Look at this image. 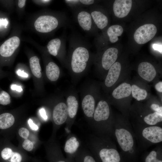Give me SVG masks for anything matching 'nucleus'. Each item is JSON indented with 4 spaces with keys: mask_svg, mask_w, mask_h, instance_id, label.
<instances>
[{
    "mask_svg": "<svg viewBox=\"0 0 162 162\" xmlns=\"http://www.w3.org/2000/svg\"><path fill=\"white\" fill-rule=\"evenodd\" d=\"M150 108L153 112L162 114V106L158 104H152L150 106Z\"/></svg>",
    "mask_w": 162,
    "mask_h": 162,
    "instance_id": "33",
    "label": "nucleus"
},
{
    "mask_svg": "<svg viewBox=\"0 0 162 162\" xmlns=\"http://www.w3.org/2000/svg\"><path fill=\"white\" fill-rule=\"evenodd\" d=\"M123 29L119 25H113L110 26L107 31V35L110 42L114 43L118 40V37L123 33Z\"/></svg>",
    "mask_w": 162,
    "mask_h": 162,
    "instance_id": "22",
    "label": "nucleus"
},
{
    "mask_svg": "<svg viewBox=\"0 0 162 162\" xmlns=\"http://www.w3.org/2000/svg\"><path fill=\"white\" fill-rule=\"evenodd\" d=\"M46 73L47 77L50 80L55 81L59 77L60 70L58 66L55 63L50 62L46 66Z\"/></svg>",
    "mask_w": 162,
    "mask_h": 162,
    "instance_id": "21",
    "label": "nucleus"
},
{
    "mask_svg": "<svg viewBox=\"0 0 162 162\" xmlns=\"http://www.w3.org/2000/svg\"><path fill=\"white\" fill-rule=\"evenodd\" d=\"M26 1L25 0H19L18 1V6L20 8L23 7L25 4Z\"/></svg>",
    "mask_w": 162,
    "mask_h": 162,
    "instance_id": "42",
    "label": "nucleus"
},
{
    "mask_svg": "<svg viewBox=\"0 0 162 162\" xmlns=\"http://www.w3.org/2000/svg\"><path fill=\"white\" fill-rule=\"evenodd\" d=\"M162 45L154 44L153 45V48L155 50L159 51L162 54Z\"/></svg>",
    "mask_w": 162,
    "mask_h": 162,
    "instance_id": "38",
    "label": "nucleus"
},
{
    "mask_svg": "<svg viewBox=\"0 0 162 162\" xmlns=\"http://www.w3.org/2000/svg\"><path fill=\"white\" fill-rule=\"evenodd\" d=\"M118 50L114 47L108 48L104 52L101 58L102 67L108 70L115 62L118 58Z\"/></svg>",
    "mask_w": 162,
    "mask_h": 162,
    "instance_id": "15",
    "label": "nucleus"
},
{
    "mask_svg": "<svg viewBox=\"0 0 162 162\" xmlns=\"http://www.w3.org/2000/svg\"><path fill=\"white\" fill-rule=\"evenodd\" d=\"M28 123L30 128L32 130H38V126L33 123V121L31 118H29L28 120Z\"/></svg>",
    "mask_w": 162,
    "mask_h": 162,
    "instance_id": "35",
    "label": "nucleus"
},
{
    "mask_svg": "<svg viewBox=\"0 0 162 162\" xmlns=\"http://www.w3.org/2000/svg\"><path fill=\"white\" fill-rule=\"evenodd\" d=\"M80 1L82 6L92 5L95 2V1L93 0H80Z\"/></svg>",
    "mask_w": 162,
    "mask_h": 162,
    "instance_id": "34",
    "label": "nucleus"
},
{
    "mask_svg": "<svg viewBox=\"0 0 162 162\" xmlns=\"http://www.w3.org/2000/svg\"><path fill=\"white\" fill-rule=\"evenodd\" d=\"M69 19L65 13L57 17L54 16L45 15L40 16L35 22L36 30L43 33L50 32L60 26L67 25Z\"/></svg>",
    "mask_w": 162,
    "mask_h": 162,
    "instance_id": "5",
    "label": "nucleus"
},
{
    "mask_svg": "<svg viewBox=\"0 0 162 162\" xmlns=\"http://www.w3.org/2000/svg\"><path fill=\"white\" fill-rule=\"evenodd\" d=\"M73 10L75 20L80 27L88 35L91 33L94 22L89 11L82 8Z\"/></svg>",
    "mask_w": 162,
    "mask_h": 162,
    "instance_id": "6",
    "label": "nucleus"
},
{
    "mask_svg": "<svg viewBox=\"0 0 162 162\" xmlns=\"http://www.w3.org/2000/svg\"><path fill=\"white\" fill-rule=\"evenodd\" d=\"M16 73L18 75L22 77H27L28 76V75L27 73L20 70H18L17 71Z\"/></svg>",
    "mask_w": 162,
    "mask_h": 162,
    "instance_id": "40",
    "label": "nucleus"
},
{
    "mask_svg": "<svg viewBox=\"0 0 162 162\" xmlns=\"http://www.w3.org/2000/svg\"><path fill=\"white\" fill-rule=\"evenodd\" d=\"M139 75L145 80L151 82L156 76V72L153 65L147 62H143L139 64L138 68Z\"/></svg>",
    "mask_w": 162,
    "mask_h": 162,
    "instance_id": "14",
    "label": "nucleus"
},
{
    "mask_svg": "<svg viewBox=\"0 0 162 162\" xmlns=\"http://www.w3.org/2000/svg\"><path fill=\"white\" fill-rule=\"evenodd\" d=\"M155 88L158 91L160 92H162V82L160 81L157 83L155 85Z\"/></svg>",
    "mask_w": 162,
    "mask_h": 162,
    "instance_id": "39",
    "label": "nucleus"
},
{
    "mask_svg": "<svg viewBox=\"0 0 162 162\" xmlns=\"http://www.w3.org/2000/svg\"><path fill=\"white\" fill-rule=\"evenodd\" d=\"M81 150L83 155V162H96L95 160L91 155L89 154L87 151V147L82 146Z\"/></svg>",
    "mask_w": 162,
    "mask_h": 162,
    "instance_id": "26",
    "label": "nucleus"
},
{
    "mask_svg": "<svg viewBox=\"0 0 162 162\" xmlns=\"http://www.w3.org/2000/svg\"><path fill=\"white\" fill-rule=\"evenodd\" d=\"M57 162H66L65 161H64V160H59V161H57Z\"/></svg>",
    "mask_w": 162,
    "mask_h": 162,
    "instance_id": "43",
    "label": "nucleus"
},
{
    "mask_svg": "<svg viewBox=\"0 0 162 162\" xmlns=\"http://www.w3.org/2000/svg\"><path fill=\"white\" fill-rule=\"evenodd\" d=\"M39 113L41 117L45 120H46L47 119V116L46 115V112L45 109L42 108L39 110Z\"/></svg>",
    "mask_w": 162,
    "mask_h": 162,
    "instance_id": "36",
    "label": "nucleus"
},
{
    "mask_svg": "<svg viewBox=\"0 0 162 162\" xmlns=\"http://www.w3.org/2000/svg\"><path fill=\"white\" fill-rule=\"evenodd\" d=\"M89 47L88 43L78 34H73L70 37L69 62L74 73H80L86 69L90 57Z\"/></svg>",
    "mask_w": 162,
    "mask_h": 162,
    "instance_id": "3",
    "label": "nucleus"
},
{
    "mask_svg": "<svg viewBox=\"0 0 162 162\" xmlns=\"http://www.w3.org/2000/svg\"><path fill=\"white\" fill-rule=\"evenodd\" d=\"M112 139L92 134L87 139L86 147L101 162H121V155Z\"/></svg>",
    "mask_w": 162,
    "mask_h": 162,
    "instance_id": "2",
    "label": "nucleus"
},
{
    "mask_svg": "<svg viewBox=\"0 0 162 162\" xmlns=\"http://www.w3.org/2000/svg\"><path fill=\"white\" fill-rule=\"evenodd\" d=\"M162 144L160 143L147 154L144 162H162Z\"/></svg>",
    "mask_w": 162,
    "mask_h": 162,
    "instance_id": "20",
    "label": "nucleus"
},
{
    "mask_svg": "<svg viewBox=\"0 0 162 162\" xmlns=\"http://www.w3.org/2000/svg\"><path fill=\"white\" fill-rule=\"evenodd\" d=\"M10 97L6 92L2 91L0 93V104L6 105L10 103Z\"/></svg>",
    "mask_w": 162,
    "mask_h": 162,
    "instance_id": "27",
    "label": "nucleus"
},
{
    "mask_svg": "<svg viewBox=\"0 0 162 162\" xmlns=\"http://www.w3.org/2000/svg\"><path fill=\"white\" fill-rule=\"evenodd\" d=\"M19 135L22 138L26 139L28 138L29 132V130L24 128H21L18 131Z\"/></svg>",
    "mask_w": 162,
    "mask_h": 162,
    "instance_id": "31",
    "label": "nucleus"
},
{
    "mask_svg": "<svg viewBox=\"0 0 162 162\" xmlns=\"http://www.w3.org/2000/svg\"><path fill=\"white\" fill-rule=\"evenodd\" d=\"M20 43L19 38L16 36L12 37L6 40L0 47V55L4 57L11 56Z\"/></svg>",
    "mask_w": 162,
    "mask_h": 162,
    "instance_id": "11",
    "label": "nucleus"
},
{
    "mask_svg": "<svg viewBox=\"0 0 162 162\" xmlns=\"http://www.w3.org/2000/svg\"><path fill=\"white\" fill-rule=\"evenodd\" d=\"M131 93V85L129 83L124 82L113 90L112 95L115 98L119 99L129 96Z\"/></svg>",
    "mask_w": 162,
    "mask_h": 162,
    "instance_id": "19",
    "label": "nucleus"
},
{
    "mask_svg": "<svg viewBox=\"0 0 162 162\" xmlns=\"http://www.w3.org/2000/svg\"><path fill=\"white\" fill-rule=\"evenodd\" d=\"M82 107L89 126L95 108V102L93 97L90 94L86 95L82 100Z\"/></svg>",
    "mask_w": 162,
    "mask_h": 162,
    "instance_id": "13",
    "label": "nucleus"
},
{
    "mask_svg": "<svg viewBox=\"0 0 162 162\" xmlns=\"http://www.w3.org/2000/svg\"><path fill=\"white\" fill-rule=\"evenodd\" d=\"M66 37L57 38L50 40L47 45V48L50 54L56 56L59 55H62L64 58L66 52Z\"/></svg>",
    "mask_w": 162,
    "mask_h": 162,
    "instance_id": "9",
    "label": "nucleus"
},
{
    "mask_svg": "<svg viewBox=\"0 0 162 162\" xmlns=\"http://www.w3.org/2000/svg\"><path fill=\"white\" fill-rule=\"evenodd\" d=\"M157 32L155 25L146 24L141 26L136 30L134 34V39L138 44H145L154 38Z\"/></svg>",
    "mask_w": 162,
    "mask_h": 162,
    "instance_id": "7",
    "label": "nucleus"
},
{
    "mask_svg": "<svg viewBox=\"0 0 162 162\" xmlns=\"http://www.w3.org/2000/svg\"><path fill=\"white\" fill-rule=\"evenodd\" d=\"M113 132L114 139L120 148L121 155L127 160H135L139 152L132 124L125 117L114 118Z\"/></svg>",
    "mask_w": 162,
    "mask_h": 162,
    "instance_id": "1",
    "label": "nucleus"
},
{
    "mask_svg": "<svg viewBox=\"0 0 162 162\" xmlns=\"http://www.w3.org/2000/svg\"><path fill=\"white\" fill-rule=\"evenodd\" d=\"M8 24V21L6 19H0V27L4 26L6 27Z\"/></svg>",
    "mask_w": 162,
    "mask_h": 162,
    "instance_id": "41",
    "label": "nucleus"
},
{
    "mask_svg": "<svg viewBox=\"0 0 162 162\" xmlns=\"http://www.w3.org/2000/svg\"><path fill=\"white\" fill-rule=\"evenodd\" d=\"M15 118L13 115L8 112H4L0 114V129H7L14 124Z\"/></svg>",
    "mask_w": 162,
    "mask_h": 162,
    "instance_id": "23",
    "label": "nucleus"
},
{
    "mask_svg": "<svg viewBox=\"0 0 162 162\" xmlns=\"http://www.w3.org/2000/svg\"><path fill=\"white\" fill-rule=\"evenodd\" d=\"M82 146L78 138L75 135L70 134L66 139L64 149L66 154H74L78 152Z\"/></svg>",
    "mask_w": 162,
    "mask_h": 162,
    "instance_id": "16",
    "label": "nucleus"
},
{
    "mask_svg": "<svg viewBox=\"0 0 162 162\" xmlns=\"http://www.w3.org/2000/svg\"><path fill=\"white\" fill-rule=\"evenodd\" d=\"M89 12L94 23L98 28L102 30L107 26L108 18L100 10H94L91 8H90Z\"/></svg>",
    "mask_w": 162,
    "mask_h": 162,
    "instance_id": "18",
    "label": "nucleus"
},
{
    "mask_svg": "<svg viewBox=\"0 0 162 162\" xmlns=\"http://www.w3.org/2000/svg\"><path fill=\"white\" fill-rule=\"evenodd\" d=\"M22 157L21 155L18 153L13 152L10 158V162H21Z\"/></svg>",
    "mask_w": 162,
    "mask_h": 162,
    "instance_id": "32",
    "label": "nucleus"
},
{
    "mask_svg": "<svg viewBox=\"0 0 162 162\" xmlns=\"http://www.w3.org/2000/svg\"><path fill=\"white\" fill-rule=\"evenodd\" d=\"M68 118L66 122L65 130L69 133L74 122L78 108V102L76 98L70 95L66 100Z\"/></svg>",
    "mask_w": 162,
    "mask_h": 162,
    "instance_id": "8",
    "label": "nucleus"
},
{
    "mask_svg": "<svg viewBox=\"0 0 162 162\" xmlns=\"http://www.w3.org/2000/svg\"><path fill=\"white\" fill-rule=\"evenodd\" d=\"M131 93L133 97L138 101L145 99L147 96L146 91L135 85L131 86Z\"/></svg>",
    "mask_w": 162,
    "mask_h": 162,
    "instance_id": "25",
    "label": "nucleus"
},
{
    "mask_svg": "<svg viewBox=\"0 0 162 162\" xmlns=\"http://www.w3.org/2000/svg\"><path fill=\"white\" fill-rule=\"evenodd\" d=\"M22 147L26 150L30 151L33 149V144L30 140L26 139L22 143Z\"/></svg>",
    "mask_w": 162,
    "mask_h": 162,
    "instance_id": "30",
    "label": "nucleus"
},
{
    "mask_svg": "<svg viewBox=\"0 0 162 162\" xmlns=\"http://www.w3.org/2000/svg\"><path fill=\"white\" fill-rule=\"evenodd\" d=\"M29 64L33 74L36 77L40 78L42 76L41 68L38 58L36 56L32 57L29 59Z\"/></svg>",
    "mask_w": 162,
    "mask_h": 162,
    "instance_id": "24",
    "label": "nucleus"
},
{
    "mask_svg": "<svg viewBox=\"0 0 162 162\" xmlns=\"http://www.w3.org/2000/svg\"><path fill=\"white\" fill-rule=\"evenodd\" d=\"M131 0H116L113 6L115 16L119 18H124L128 14L132 6Z\"/></svg>",
    "mask_w": 162,
    "mask_h": 162,
    "instance_id": "12",
    "label": "nucleus"
},
{
    "mask_svg": "<svg viewBox=\"0 0 162 162\" xmlns=\"http://www.w3.org/2000/svg\"><path fill=\"white\" fill-rule=\"evenodd\" d=\"M64 2L73 10L82 8V6L80 3V0H66Z\"/></svg>",
    "mask_w": 162,
    "mask_h": 162,
    "instance_id": "29",
    "label": "nucleus"
},
{
    "mask_svg": "<svg viewBox=\"0 0 162 162\" xmlns=\"http://www.w3.org/2000/svg\"><path fill=\"white\" fill-rule=\"evenodd\" d=\"M134 131L139 152L144 151L154 145L162 142V126L144 125L133 123Z\"/></svg>",
    "mask_w": 162,
    "mask_h": 162,
    "instance_id": "4",
    "label": "nucleus"
},
{
    "mask_svg": "<svg viewBox=\"0 0 162 162\" xmlns=\"http://www.w3.org/2000/svg\"><path fill=\"white\" fill-rule=\"evenodd\" d=\"M13 152L11 148L8 147H4L1 151L0 156L3 160H6L11 158Z\"/></svg>",
    "mask_w": 162,
    "mask_h": 162,
    "instance_id": "28",
    "label": "nucleus"
},
{
    "mask_svg": "<svg viewBox=\"0 0 162 162\" xmlns=\"http://www.w3.org/2000/svg\"><path fill=\"white\" fill-rule=\"evenodd\" d=\"M52 118L54 124L59 127L66 122L68 118L66 104L64 102L58 103L54 107Z\"/></svg>",
    "mask_w": 162,
    "mask_h": 162,
    "instance_id": "10",
    "label": "nucleus"
},
{
    "mask_svg": "<svg viewBox=\"0 0 162 162\" xmlns=\"http://www.w3.org/2000/svg\"><path fill=\"white\" fill-rule=\"evenodd\" d=\"M10 88L12 90H16L18 92H21L22 91V89L21 86H17L16 84L12 85Z\"/></svg>",
    "mask_w": 162,
    "mask_h": 162,
    "instance_id": "37",
    "label": "nucleus"
},
{
    "mask_svg": "<svg viewBox=\"0 0 162 162\" xmlns=\"http://www.w3.org/2000/svg\"><path fill=\"white\" fill-rule=\"evenodd\" d=\"M121 66L118 62H115L109 68L106 78L105 83L107 87L112 86L118 79L121 72Z\"/></svg>",
    "mask_w": 162,
    "mask_h": 162,
    "instance_id": "17",
    "label": "nucleus"
}]
</instances>
